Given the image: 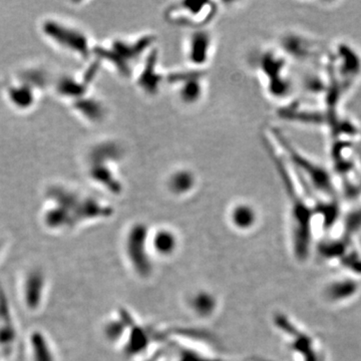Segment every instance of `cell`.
Listing matches in <instances>:
<instances>
[{
    "label": "cell",
    "mask_w": 361,
    "mask_h": 361,
    "mask_svg": "<svg viewBox=\"0 0 361 361\" xmlns=\"http://www.w3.org/2000/svg\"><path fill=\"white\" fill-rule=\"evenodd\" d=\"M111 213L110 207L96 197L65 186L47 192L40 216L47 231L63 235Z\"/></svg>",
    "instance_id": "1"
},
{
    "label": "cell",
    "mask_w": 361,
    "mask_h": 361,
    "mask_svg": "<svg viewBox=\"0 0 361 361\" xmlns=\"http://www.w3.org/2000/svg\"><path fill=\"white\" fill-rule=\"evenodd\" d=\"M123 157V149L118 142L104 141L96 144L90 149L85 161L87 178L111 194H121L123 183L118 165Z\"/></svg>",
    "instance_id": "2"
},
{
    "label": "cell",
    "mask_w": 361,
    "mask_h": 361,
    "mask_svg": "<svg viewBox=\"0 0 361 361\" xmlns=\"http://www.w3.org/2000/svg\"><path fill=\"white\" fill-rule=\"evenodd\" d=\"M153 35H142L133 39H116L110 44L94 49L99 58L106 61L123 78L135 77L137 66L142 65L155 47Z\"/></svg>",
    "instance_id": "3"
},
{
    "label": "cell",
    "mask_w": 361,
    "mask_h": 361,
    "mask_svg": "<svg viewBox=\"0 0 361 361\" xmlns=\"http://www.w3.org/2000/svg\"><path fill=\"white\" fill-rule=\"evenodd\" d=\"M45 37L63 51L87 58L92 51L89 35L77 26L56 20H47L42 27Z\"/></svg>",
    "instance_id": "4"
},
{
    "label": "cell",
    "mask_w": 361,
    "mask_h": 361,
    "mask_svg": "<svg viewBox=\"0 0 361 361\" xmlns=\"http://www.w3.org/2000/svg\"><path fill=\"white\" fill-rule=\"evenodd\" d=\"M259 71L264 77L266 89L272 97L282 99L291 94L292 82L287 75V58L279 51L263 52L259 59Z\"/></svg>",
    "instance_id": "5"
},
{
    "label": "cell",
    "mask_w": 361,
    "mask_h": 361,
    "mask_svg": "<svg viewBox=\"0 0 361 361\" xmlns=\"http://www.w3.org/2000/svg\"><path fill=\"white\" fill-rule=\"evenodd\" d=\"M216 13L217 9L211 2H180L168 9L167 18L178 25L199 30L210 23Z\"/></svg>",
    "instance_id": "6"
},
{
    "label": "cell",
    "mask_w": 361,
    "mask_h": 361,
    "mask_svg": "<svg viewBox=\"0 0 361 361\" xmlns=\"http://www.w3.org/2000/svg\"><path fill=\"white\" fill-rule=\"evenodd\" d=\"M204 71L191 68L187 71H177L166 75V82L177 87V94L183 104H198L205 92Z\"/></svg>",
    "instance_id": "7"
},
{
    "label": "cell",
    "mask_w": 361,
    "mask_h": 361,
    "mask_svg": "<svg viewBox=\"0 0 361 361\" xmlns=\"http://www.w3.org/2000/svg\"><path fill=\"white\" fill-rule=\"evenodd\" d=\"M21 302L28 311H39L47 294V279L39 269L26 271L20 280Z\"/></svg>",
    "instance_id": "8"
},
{
    "label": "cell",
    "mask_w": 361,
    "mask_h": 361,
    "mask_svg": "<svg viewBox=\"0 0 361 361\" xmlns=\"http://www.w3.org/2000/svg\"><path fill=\"white\" fill-rule=\"evenodd\" d=\"M213 45L212 35L208 30L199 28L191 32L187 42L186 56L192 68L202 70L210 61Z\"/></svg>",
    "instance_id": "9"
},
{
    "label": "cell",
    "mask_w": 361,
    "mask_h": 361,
    "mask_svg": "<svg viewBox=\"0 0 361 361\" xmlns=\"http://www.w3.org/2000/svg\"><path fill=\"white\" fill-rule=\"evenodd\" d=\"M137 87L148 94H155L166 82V75L158 68V54L156 49L149 52L142 61L140 73H135Z\"/></svg>",
    "instance_id": "10"
},
{
    "label": "cell",
    "mask_w": 361,
    "mask_h": 361,
    "mask_svg": "<svg viewBox=\"0 0 361 361\" xmlns=\"http://www.w3.org/2000/svg\"><path fill=\"white\" fill-rule=\"evenodd\" d=\"M4 92L9 104L18 110H30L37 102V87L28 85V80L23 82V78L11 80Z\"/></svg>",
    "instance_id": "11"
},
{
    "label": "cell",
    "mask_w": 361,
    "mask_h": 361,
    "mask_svg": "<svg viewBox=\"0 0 361 361\" xmlns=\"http://www.w3.org/2000/svg\"><path fill=\"white\" fill-rule=\"evenodd\" d=\"M169 192L178 197H184L191 194L197 186V177L191 169H176L166 180Z\"/></svg>",
    "instance_id": "12"
},
{
    "label": "cell",
    "mask_w": 361,
    "mask_h": 361,
    "mask_svg": "<svg viewBox=\"0 0 361 361\" xmlns=\"http://www.w3.org/2000/svg\"><path fill=\"white\" fill-rule=\"evenodd\" d=\"M257 211L246 202H238L230 209V222L236 229L241 231L252 229L257 223Z\"/></svg>",
    "instance_id": "13"
},
{
    "label": "cell",
    "mask_w": 361,
    "mask_h": 361,
    "mask_svg": "<svg viewBox=\"0 0 361 361\" xmlns=\"http://www.w3.org/2000/svg\"><path fill=\"white\" fill-rule=\"evenodd\" d=\"M78 111L84 118H87L89 122L97 123L103 122L106 115V108L104 104L99 99H94L90 94L80 97L77 102Z\"/></svg>",
    "instance_id": "14"
},
{
    "label": "cell",
    "mask_w": 361,
    "mask_h": 361,
    "mask_svg": "<svg viewBox=\"0 0 361 361\" xmlns=\"http://www.w3.org/2000/svg\"><path fill=\"white\" fill-rule=\"evenodd\" d=\"M153 246L161 255H170L177 246V238L172 231L168 229H159L153 236Z\"/></svg>",
    "instance_id": "15"
},
{
    "label": "cell",
    "mask_w": 361,
    "mask_h": 361,
    "mask_svg": "<svg viewBox=\"0 0 361 361\" xmlns=\"http://www.w3.org/2000/svg\"><path fill=\"white\" fill-rule=\"evenodd\" d=\"M192 306L198 314H209L213 310L214 306L213 298L206 294H197L192 300Z\"/></svg>",
    "instance_id": "16"
}]
</instances>
